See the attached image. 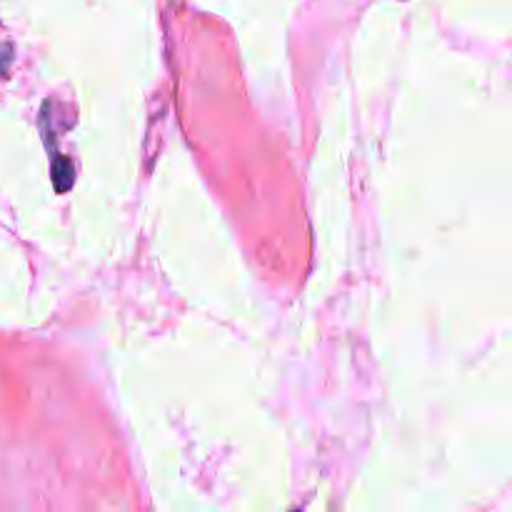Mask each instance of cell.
<instances>
[{
	"mask_svg": "<svg viewBox=\"0 0 512 512\" xmlns=\"http://www.w3.org/2000/svg\"><path fill=\"white\" fill-rule=\"evenodd\" d=\"M10 58H13V48H10V45H0V73L8 68Z\"/></svg>",
	"mask_w": 512,
	"mask_h": 512,
	"instance_id": "6da1fadb",
	"label": "cell"
}]
</instances>
